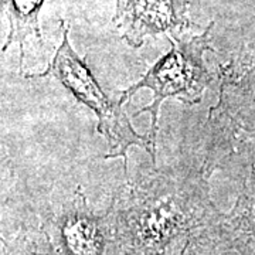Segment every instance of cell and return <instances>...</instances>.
<instances>
[{"label": "cell", "instance_id": "obj_3", "mask_svg": "<svg viewBox=\"0 0 255 255\" xmlns=\"http://www.w3.org/2000/svg\"><path fill=\"white\" fill-rule=\"evenodd\" d=\"M190 0H117L114 21L121 37L130 47H140L147 36L170 33L187 27Z\"/></svg>", "mask_w": 255, "mask_h": 255}, {"label": "cell", "instance_id": "obj_1", "mask_svg": "<svg viewBox=\"0 0 255 255\" xmlns=\"http://www.w3.org/2000/svg\"><path fill=\"white\" fill-rule=\"evenodd\" d=\"M60 26L63 40L58 50L55 51L53 61L44 73L27 75V78H43L51 75L61 82L81 104L94 111L98 117V132L107 137L110 146L107 157H124L127 167L128 149L132 145H137L149 152L155 166L156 150L152 147L150 139L137 135L122 110L121 101L110 100V97L102 91L87 64L70 46L68 30L63 20Z\"/></svg>", "mask_w": 255, "mask_h": 255}, {"label": "cell", "instance_id": "obj_5", "mask_svg": "<svg viewBox=\"0 0 255 255\" xmlns=\"http://www.w3.org/2000/svg\"><path fill=\"white\" fill-rule=\"evenodd\" d=\"M46 0H6L4 9L9 20V36L1 48L3 53L9 50L10 46L18 44L20 47V70L24 67L26 57V43L30 38H36L43 44L41 28L38 14Z\"/></svg>", "mask_w": 255, "mask_h": 255}, {"label": "cell", "instance_id": "obj_6", "mask_svg": "<svg viewBox=\"0 0 255 255\" xmlns=\"http://www.w3.org/2000/svg\"><path fill=\"white\" fill-rule=\"evenodd\" d=\"M3 255H61L44 231H30L16 238Z\"/></svg>", "mask_w": 255, "mask_h": 255}, {"label": "cell", "instance_id": "obj_4", "mask_svg": "<svg viewBox=\"0 0 255 255\" xmlns=\"http://www.w3.org/2000/svg\"><path fill=\"white\" fill-rule=\"evenodd\" d=\"M54 236L61 255H107L110 217L91 211L80 194L55 220Z\"/></svg>", "mask_w": 255, "mask_h": 255}, {"label": "cell", "instance_id": "obj_2", "mask_svg": "<svg viewBox=\"0 0 255 255\" xmlns=\"http://www.w3.org/2000/svg\"><path fill=\"white\" fill-rule=\"evenodd\" d=\"M213 26L214 23H210L203 34L191 38L170 37L172 50L162 57L140 81L122 91L119 98L121 104L127 102L135 92L142 88H149L153 92L152 104L142 108L140 112L143 111L152 114V125L147 137L150 139L152 147L155 150L162 102L166 98H177L189 105L200 102L203 91L210 80L209 71L203 61V54L211 48L210 33Z\"/></svg>", "mask_w": 255, "mask_h": 255}]
</instances>
